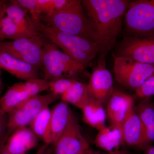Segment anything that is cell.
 Here are the masks:
<instances>
[{
	"label": "cell",
	"mask_w": 154,
	"mask_h": 154,
	"mask_svg": "<svg viewBox=\"0 0 154 154\" xmlns=\"http://www.w3.org/2000/svg\"><path fill=\"white\" fill-rule=\"evenodd\" d=\"M131 1L126 0H83L87 17L100 38V53H107L121 32L125 14Z\"/></svg>",
	"instance_id": "obj_1"
},
{
	"label": "cell",
	"mask_w": 154,
	"mask_h": 154,
	"mask_svg": "<svg viewBox=\"0 0 154 154\" xmlns=\"http://www.w3.org/2000/svg\"><path fill=\"white\" fill-rule=\"evenodd\" d=\"M35 30L60 48L64 53L86 66L101 51V45L82 38L56 30L38 21L31 19Z\"/></svg>",
	"instance_id": "obj_2"
},
{
	"label": "cell",
	"mask_w": 154,
	"mask_h": 154,
	"mask_svg": "<svg viewBox=\"0 0 154 154\" xmlns=\"http://www.w3.org/2000/svg\"><path fill=\"white\" fill-rule=\"evenodd\" d=\"M39 19L42 23L56 30L98 42L101 45L96 29L84 14L82 1L70 8L51 16H40Z\"/></svg>",
	"instance_id": "obj_3"
},
{
	"label": "cell",
	"mask_w": 154,
	"mask_h": 154,
	"mask_svg": "<svg viewBox=\"0 0 154 154\" xmlns=\"http://www.w3.org/2000/svg\"><path fill=\"white\" fill-rule=\"evenodd\" d=\"M60 96L51 93L30 97L8 113L7 135L11 134L16 130L27 127L45 108L55 102Z\"/></svg>",
	"instance_id": "obj_4"
},
{
	"label": "cell",
	"mask_w": 154,
	"mask_h": 154,
	"mask_svg": "<svg viewBox=\"0 0 154 154\" xmlns=\"http://www.w3.org/2000/svg\"><path fill=\"white\" fill-rule=\"evenodd\" d=\"M42 66L44 79L48 81L63 78L66 74L80 72L86 67L61 51L52 42H47L43 47Z\"/></svg>",
	"instance_id": "obj_5"
},
{
	"label": "cell",
	"mask_w": 154,
	"mask_h": 154,
	"mask_svg": "<svg viewBox=\"0 0 154 154\" xmlns=\"http://www.w3.org/2000/svg\"><path fill=\"white\" fill-rule=\"evenodd\" d=\"M113 72L116 82L131 90H137L154 72V64L138 62L113 55Z\"/></svg>",
	"instance_id": "obj_6"
},
{
	"label": "cell",
	"mask_w": 154,
	"mask_h": 154,
	"mask_svg": "<svg viewBox=\"0 0 154 154\" xmlns=\"http://www.w3.org/2000/svg\"><path fill=\"white\" fill-rule=\"evenodd\" d=\"M124 21L127 30L133 36L148 37L154 32V0L131 2Z\"/></svg>",
	"instance_id": "obj_7"
},
{
	"label": "cell",
	"mask_w": 154,
	"mask_h": 154,
	"mask_svg": "<svg viewBox=\"0 0 154 154\" xmlns=\"http://www.w3.org/2000/svg\"><path fill=\"white\" fill-rule=\"evenodd\" d=\"M46 43L40 33L36 36L1 42L0 49L38 68L42 66L43 48Z\"/></svg>",
	"instance_id": "obj_8"
},
{
	"label": "cell",
	"mask_w": 154,
	"mask_h": 154,
	"mask_svg": "<svg viewBox=\"0 0 154 154\" xmlns=\"http://www.w3.org/2000/svg\"><path fill=\"white\" fill-rule=\"evenodd\" d=\"M101 54L102 57L90 76L88 87L91 97L103 105L107 103L114 90L112 75L105 66L106 54Z\"/></svg>",
	"instance_id": "obj_9"
},
{
	"label": "cell",
	"mask_w": 154,
	"mask_h": 154,
	"mask_svg": "<svg viewBox=\"0 0 154 154\" xmlns=\"http://www.w3.org/2000/svg\"><path fill=\"white\" fill-rule=\"evenodd\" d=\"M117 56L141 63L154 64V39L137 36L127 37L122 43Z\"/></svg>",
	"instance_id": "obj_10"
},
{
	"label": "cell",
	"mask_w": 154,
	"mask_h": 154,
	"mask_svg": "<svg viewBox=\"0 0 154 154\" xmlns=\"http://www.w3.org/2000/svg\"><path fill=\"white\" fill-rule=\"evenodd\" d=\"M53 144V154H79L89 148L74 115L72 116L66 129Z\"/></svg>",
	"instance_id": "obj_11"
},
{
	"label": "cell",
	"mask_w": 154,
	"mask_h": 154,
	"mask_svg": "<svg viewBox=\"0 0 154 154\" xmlns=\"http://www.w3.org/2000/svg\"><path fill=\"white\" fill-rule=\"evenodd\" d=\"M134 107L132 96L120 91H113L107 102L106 112L112 128L118 130L121 134L122 124Z\"/></svg>",
	"instance_id": "obj_12"
},
{
	"label": "cell",
	"mask_w": 154,
	"mask_h": 154,
	"mask_svg": "<svg viewBox=\"0 0 154 154\" xmlns=\"http://www.w3.org/2000/svg\"><path fill=\"white\" fill-rule=\"evenodd\" d=\"M38 68L0 49V69L25 81L38 78Z\"/></svg>",
	"instance_id": "obj_13"
},
{
	"label": "cell",
	"mask_w": 154,
	"mask_h": 154,
	"mask_svg": "<svg viewBox=\"0 0 154 154\" xmlns=\"http://www.w3.org/2000/svg\"><path fill=\"white\" fill-rule=\"evenodd\" d=\"M121 135L124 143L143 150L145 133L140 119L135 111L134 107L122 124Z\"/></svg>",
	"instance_id": "obj_14"
},
{
	"label": "cell",
	"mask_w": 154,
	"mask_h": 154,
	"mask_svg": "<svg viewBox=\"0 0 154 154\" xmlns=\"http://www.w3.org/2000/svg\"><path fill=\"white\" fill-rule=\"evenodd\" d=\"M37 144V137L30 128L23 127L11 135L5 147L11 153L23 154L35 147Z\"/></svg>",
	"instance_id": "obj_15"
},
{
	"label": "cell",
	"mask_w": 154,
	"mask_h": 154,
	"mask_svg": "<svg viewBox=\"0 0 154 154\" xmlns=\"http://www.w3.org/2000/svg\"><path fill=\"white\" fill-rule=\"evenodd\" d=\"M73 114L68 103L61 100L51 110V128L53 143L68 126Z\"/></svg>",
	"instance_id": "obj_16"
},
{
	"label": "cell",
	"mask_w": 154,
	"mask_h": 154,
	"mask_svg": "<svg viewBox=\"0 0 154 154\" xmlns=\"http://www.w3.org/2000/svg\"><path fill=\"white\" fill-rule=\"evenodd\" d=\"M144 129L143 150L154 141V106L150 98L142 99L134 107Z\"/></svg>",
	"instance_id": "obj_17"
},
{
	"label": "cell",
	"mask_w": 154,
	"mask_h": 154,
	"mask_svg": "<svg viewBox=\"0 0 154 154\" xmlns=\"http://www.w3.org/2000/svg\"><path fill=\"white\" fill-rule=\"evenodd\" d=\"M62 101L72 104L82 110L94 99L88 91V85L75 81L60 96Z\"/></svg>",
	"instance_id": "obj_18"
},
{
	"label": "cell",
	"mask_w": 154,
	"mask_h": 154,
	"mask_svg": "<svg viewBox=\"0 0 154 154\" xmlns=\"http://www.w3.org/2000/svg\"><path fill=\"white\" fill-rule=\"evenodd\" d=\"M51 110L49 107L45 108L34 119L30 125V129L37 138L41 140L44 144L49 145L53 143L51 128Z\"/></svg>",
	"instance_id": "obj_19"
},
{
	"label": "cell",
	"mask_w": 154,
	"mask_h": 154,
	"mask_svg": "<svg viewBox=\"0 0 154 154\" xmlns=\"http://www.w3.org/2000/svg\"><path fill=\"white\" fill-rule=\"evenodd\" d=\"M38 31L26 30L13 22L5 14L0 22V41L9 39L14 40L36 36L39 34Z\"/></svg>",
	"instance_id": "obj_20"
},
{
	"label": "cell",
	"mask_w": 154,
	"mask_h": 154,
	"mask_svg": "<svg viewBox=\"0 0 154 154\" xmlns=\"http://www.w3.org/2000/svg\"><path fill=\"white\" fill-rule=\"evenodd\" d=\"M83 121L99 131L105 126L106 112L103 105L93 99L82 110Z\"/></svg>",
	"instance_id": "obj_21"
},
{
	"label": "cell",
	"mask_w": 154,
	"mask_h": 154,
	"mask_svg": "<svg viewBox=\"0 0 154 154\" xmlns=\"http://www.w3.org/2000/svg\"><path fill=\"white\" fill-rule=\"evenodd\" d=\"M95 143L97 146L108 152L119 149L124 143L121 133L118 130L110 129L106 126L99 130Z\"/></svg>",
	"instance_id": "obj_22"
},
{
	"label": "cell",
	"mask_w": 154,
	"mask_h": 154,
	"mask_svg": "<svg viewBox=\"0 0 154 154\" xmlns=\"http://www.w3.org/2000/svg\"><path fill=\"white\" fill-rule=\"evenodd\" d=\"M28 98L17 83L10 87L0 99V110L8 114Z\"/></svg>",
	"instance_id": "obj_23"
},
{
	"label": "cell",
	"mask_w": 154,
	"mask_h": 154,
	"mask_svg": "<svg viewBox=\"0 0 154 154\" xmlns=\"http://www.w3.org/2000/svg\"><path fill=\"white\" fill-rule=\"evenodd\" d=\"M28 11L10 1L6 4L5 14L20 27L30 31H36L31 23V17L28 15Z\"/></svg>",
	"instance_id": "obj_24"
},
{
	"label": "cell",
	"mask_w": 154,
	"mask_h": 154,
	"mask_svg": "<svg viewBox=\"0 0 154 154\" xmlns=\"http://www.w3.org/2000/svg\"><path fill=\"white\" fill-rule=\"evenodd\" d=\"M18 84L22 91L30 98L49 90L50 81L36 78Z\"/></svg>",
	"instance_id": "obj_25"
},
{
	"label": "cell",
	"mask_w": 154,
	"mask_h": 154,
	"mask_svg": "<svg viewBox=\"0 0 154 154\" xmlns=\"http://www.w3.org/2000/svg\"><path fill=\"white\" fill-rule=\"evenodd\" d=\"M76 80L72 79L58 78L50 81V92L56 96H61L69 89Z\"/></svg>",
	"instance_id": "obj_26"
},
{
	"label": "cell",
	"mask_w": 154,
	"mask_h": 154,
	"mask_svg": "<svg viewBox=\"0 0 154 154\" xmlns=\"http://www.w3.org/2000/svg\"><path fill=\"white\" fill-rule=\"evenodd\" d=\"M137 98L144 99L150 98L154 95V72L140 88L136 90Z\"/></svg>",
	"instance_id": "obj_27"
},
{
	"label": "cell",
	"mask_w": 154,
	"mask_h": 154,
	"mask_svg": "<svg viewBox=\"0 0 154 154\" xmlns=\"http://www.w3.org/2000/svg\"><path fill=\"white\" fill-rule=\"evenodd\" d=\"M12 2L27 10L30 14L31 19L33 21H39L36 13L37 0H13Z\"/></svg>",
	"instance_id": "obj_28"
},
{
	"label": "cell",
	"mask_w": 154,
	"mask_h": 154,
	"mask_svg": "<svg viewBox=\"0 0 154 154\" xmlns=\"http://www.w3.org/2000/svg\"><path fill=\"white\" fill-rule=\"evenodd\" d=\"M8 116L0 110V145L2 144L7 136Z\"/></svg>",
	"instance_id": "obj_29"
},
{
	"label": "cell",
	"mask_w": 154,
	"mask_h": 154,
	"mask_svg": "<svg viewBox=\"0 0 154 154\" xmlns=\"http://www.w3.org/2000/svg\"><path fill=\"white\" fill-rule=\"evenodd\" d=\"M36 154H53V152L49 145L44 144L38 149Z\"/></svg>",
	"instance_id": "obj_30"
},
{
	"label": "cell",
	"mask_w": 154,
	"mask_h": 154,
	"mask_svg": "<svg viewBox=\"0 0 154 154\" xmlns=\"http://www.w3.org/2000/svg\"><path fill=\"white\" fill-rule=\"evenodd\" d=\"M101 154L98 152H93L90 150L89 154ZM107 154H132L129 152L127 150H115L113 151L110 152H108Z\"/></svg>",
	"instance_id": "obj_31"
},
{
	"label": "cell",
	"mask_w": 154,
	"mask_h": 154,
	"mask_svg": "<svg viewBox=\"0 0 154 154\" xmlns=\"http://www.w3.org/2000/svg\"><path fill=\"white\" fill-rule=\"evenodd\" d=\"M7 3V1L0 0V22L5 13V8Z\"/></svg>",
	"instance_id": "obj_32"
},
{
	"label": "cell",
	"mask_w": 154,
	"mask_h": 154,
	"mask_svg": "<svg viewBox=\"0 0 154 154\" xmlns=\"http://www.w3.org/2000/svg\"><path fill=\"white\" fill-rule=\"evenodd\" d=\"M143 150V154H154V146H149Z\"/></svg>",
	"instance_id": "obj_33"
},
{
	"label": "cell",
	"mask_w": 154,
	"mask_h": 154,
	"mask_svg": "<svg viewBox=\"0 0 154 154\" xmlns=\"http://www.w3.org/2000/svg\"><path fill=\"white\" fill-rule=\"evenodd\" d=\"M0 154H15L11 153L6 150L4 144L0 145Z\"/></svg>",
	"instance_id": "obj_34"
},
{
	"label": "cell",
	"mask_w": 154,
	"mask_h": 154,
	"mask_svg": "<svg viewBox=\"0 0 154 154\" xmlns=\"http://www.w3.org/2000/svg\"><path fill=\"white\" fill-rule=\"evenodd\" d=\"M1 75H2V72H1V69H0V94L2 93L3 88H4L3 83L2 81V77H1Z\"/></svg>",
	"instance_id": "obj_35"
},
{
	"label": "cell",
	"mask_w": 154,
	"mask_h": 154,
	"mask_svg": "<svg viewBox=\"0 0 154 154\" xmlns=\"http://www.w3.org/2000/svg\"><path fill=\"white\" fill-rule=\"evenodd\" d=\"M89 152H90V149H89V148H88L85 149V150L81 152L79 154H88Z\"/></svg>",
	"instance_id": "obj_36"
},
{
	"label": "cell",
	"mask_w": 154,
	"mask_h": 154,
	"mask_svg": "<svg viewBox=\"0 0 154 154\" xmlns=\"http://www.w3.org/2000/svg\"><path fill=\"white\" fill-rule=\"evenodd\" d=\"M153 105H154V102H153Z\"/></svg>",
	"instance_id": "obj_37"
}]
</instances>
